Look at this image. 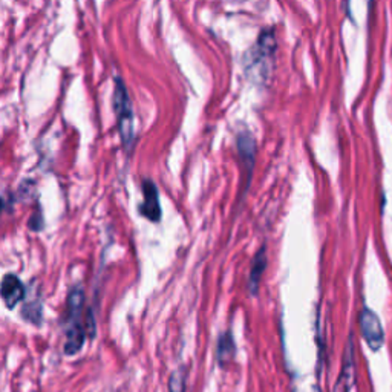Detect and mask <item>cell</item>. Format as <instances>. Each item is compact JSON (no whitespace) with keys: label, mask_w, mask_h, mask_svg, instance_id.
Here are the masks:
<instances>
[{"label":"cell","mask_w":392,"mask_h":392,"mask_svg":"<svg viewBox=\"0 0 392 392\" xmlns=\"http://www.w3.org/2000/svg\"><path fill=\"white\" fill-rule=\"evenodd\" d=\"M24 317L33 323H40L41 319V305L40 301H31L24 306Z\"/></svg>","instance_id":"8fae6325"},{"label":"cell","mask_w":392,"mask_h":392,"mask_svg":"<svg viewBox=\"0 0 392 392\" xmlns=\"http://www.w3.org/2000/svg\"><path fill=\"white\" fill-rule=\"evenodd\" d=\"M238 146V154H239V161L242 167V175L246 179V184H243L242 192H247V187L250 184V178L253 174L254 167V158H256V141H254L253 135L250 132H242L238 135L236 140Z\"/></svg>","instance_id":"5b68a950"},{"label":"cell","mask_w":392,"mask_h":392,"mask_svg":"<svg viewBox=\"0 0 392 392\" xmlns=\"http://www.w3.org/2000/svg\"><path fill=\"white\" fill-rule=\"evenodd\" d=\"M358 325L360 333H362L366 345L373 349V351H378V349L385 345V331L378 316L369 308H363L358 316Z\"/></svg>","instance_id":"277c9868"},{"label":"cell","mask_w":392,"mask_h":392,"mask_svg":"<svg viewBox=\"0 0 392 392\" xmlns=\"http://www.w3.org/2000/svg\"><path fill=\"white\" fill-rule=\"evenodd\" d=\"M354 338L349 336V341L345 349V358H343V368H342V376L338 377L337 388L342 392H348L351 389V385L354 381Z\"/></svg>","instance_id":"9c48e42d"},{"label":"cell","mask_w":392,"mask_h":392,"mask_svg":"<svg viewBox=\"0 0 392 392\" xmlns=\"http://www.w3.org/2000/svg\"><path fill=\"white\" fill-rule=\"evenodd\" d=\"M0 296H2L8 308H14L25 298V285L16 274H6L2 279V283H0Z\"/></svg>","instance_id":"52a82bcc"},{"label":"cell","mask_w":392,"mask_h":392,"mask_svg":"<svg viewBox=\"0 0 392 392\" xmlns=\"http://www.w3.org/2000/svg\"><path fill=\"white\" fill-rule=\"evenodd\" d=\"M84 305V293L80 288L72 290L68 298V317H66V342H65V353L68 356L77 354L83 343L86 331L80 323L81 310Z\"/></svg>","instance_id":"6da1fadb"},{"label":"cell","mask_w":392,"mask_h":392,"mask_svg":"<svg viewBox=\"0 0 392 392\" xmlns=\"http://www.w3.org/2000/svg\"><path fill=\"white\" fill-rule=\"evenodd\" d=\"M186 391V374L183 371H175L169 380V392H184Z\"/></svg>","instance_id":"7c38bea8"},{"label":"cell","mask_w":392,"mask_h":392,"mask_svg":"<svg viewBox=\"0 0 392 392\" xmlns=\"http://www.w3.org/2000/svg\"><path fill=\"white\" fill-rule=\"evenodd\" d=\"M267 247L266 243L261 247V250L254 254L251 261V268H250V276H248V290L251 294H256L259 290V283L263 276V271L267 268Z\"/></svg>","instance_id":"ba28073f"},{"label":"cell","mask_w":392,"mask_h":392,"mask_svg":"<svg viewBox=\"0 0 392 392\" xmlns=\"http://www.w3.org/2000/svg\"><path fill=\"white\" fill-rule=\"evenodd\" d=\"M293 392H322V391L319 386L311 385V386H299V388H296Z\"/></svg>","instance_id":"4fadbf2b"},{"label":"cell","mask_w":392,"mask_h":392,"mask_svg":"<svg viewBox=\"0 0 392 392\" xmlns=\"http://www.w3.org/2000/svg\"><path fill=\"white\" fill-rule=\"evenodd\" d=\"M114 108L116 119H119V129L121 135V141L126 149H131L134 143V112L132 104L127 95L124 83L119 79L114 92Z\"/></svg>","instance_id":"7a4b0ae2"},{"label":"cell","mask_w":392,"mask_h":392,"mask_svg":"<svg viewBox=\"0 0 392 392\" xmlns=\"http://www.w3.org/2000/svg\"><path fill=\"white\" fill-rule=\"evenodd\" d=\"M276 37L273 29L262 31L258 39V44L250 51V68H261V76H268L270 68L273 66L274 52H276Z\"/></svg>","instance_id":"3957f363"},{"label":"cell","mask_w":392,"mask_h":392,"mask_svg":"<svg viewBox=\"0 0 392 392\" xmlns=\"http://www.w3.org/2000/svg\"><path fill=\"white\" fill-rule=\"evenodd\" d=\"M236 354V345L235 341H233V336L230 331L221 334L218 338V345H216V362L222 366L228 363L230 360L233 358V356Z\"/></svg>","instance_id":"30bf717a"},{"label":"cell","mask_w":392,"mask_h":392,"mask_svg":"<svg viewBox=\"0 0 392 392\" xmlns=\"http://www.w3.org/2000/svg\"><path fill=\"white\" fill-rule=\"evenodd\" d=\"M140 213L152 222H158L161 219V206L160 196H158V189L149 179H146L143 183V204L140 206Z\"/></svg>","instance_id":"8992f818"}]
</instances>
